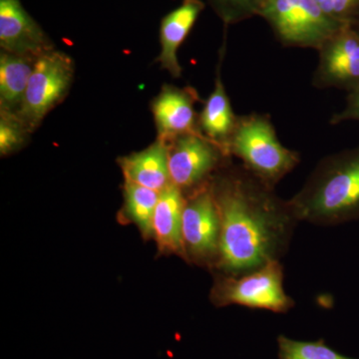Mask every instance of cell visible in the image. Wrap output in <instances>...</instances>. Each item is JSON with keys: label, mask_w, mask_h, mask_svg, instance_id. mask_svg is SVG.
Segmentation results:
<instances>
[{"label": "cell", "mask_w": 359, "mask_h": 359, "mask_svg": "<svg viewBox=\"0 0 359 359\" xmlns=\"http://www.w3.org/2000/svg\"><path fill=\"white\" fill-rule=\"evenodd\" d=\"M185 202V195L174 184L160 192L153 230L160 250L178 255L186 259L183 242V212Z\"/></svg>", "instance_id": "obj_13"}, {"label": "cell", "mask_w": 359, "mask_h": 359, "mask_svg": "<svg viewBox=\"0 0 359 359\" xmlns=\"http://www.w3.org/2000/svg\"><path fill=\"white\" fill-rule=\"evenodd\" d=\"M28 133L20 118L14 114L1 112L0 120V152L1 155L9 154L20 148Z\"/></svg>", "instance_id": "obj_20"}, {"label": "cell", "mask_w": 359, "mask_h": 359, "mask_svg": "<svg viewBox=\"0 0 359 359\" xmlns=\"http://www.w3.org/2000/svg\"><path fill=\"white\" fill-rule=\"evenodd\" d=\"M285 268L276 261L238 276L219 273L211 292L217 306H241L287 313L295 306L294 299L285 292Z\"/></svg>", "instance_id": "obj_4"}, {"label": "cell", "mask_w": 359, "mask_h": 359, "mask_svg": "<svg viewBox=\"0 0 359 359\" xmlns=\"http://www.w3.org/2000/svg\"><path fill=\"white\" fill-rule=\"evenodd\" d=\"M283 46L318 51L342 26L316 0H264L259 15Z\"/></svg>", "instance_id": "obj_5"}, {"label": "cell", "mask_w": 359, "mask_h": 359, "mask_svg": "<svg viewBox=\"0 0 359 359\" xmlns=\"http://www.w3.org/2000/svg\"><path fill=\"white\" fill-rule=\"evenodd\" d=\"M0 46L6 53L33 59L53 50L50 40L20 0H0Z\"/></svg>", "instance_id": "obj_10"}, {"label": "cell", "mask_w": 359, "mask_h": 359, "mask_svg": "<svg viewBox=\"0 0 359 359\" xmlns=\"http://www.w3.org/2000/svg\"><path fill=\"white\" fill-rule=\"evenodd\" d=\"M348 121L359 122V87L347 92L346 105L330 118V125H339Z\"/></svg>", "instance_id": "obj_22"}, {"label": "cell", "mask_w": 359, "mask_h": 359, "mask_svg": "<svg viewBox=\"0 0 359 359\" xmlns=\"http://www.w3.org/2000/svg\"><path fill=\"white\" fill-rule=\"evenodd\" d=\"M199 100L192 87H163L153 103V113L161 140L169 143L183 135L201 133L195 103ZM202 134V133H201Z\"/></svg>", "instance_id": "obj_11"}, {"label": "cell", "mask_w": 359, "mask_h": 359, "mask_svg": "<svg viewBox=\"0 0 359 359\" xmlns=\"http://www.w3.org/2000/svg\"><path fill=\"white\" fill-rule=\"evenodd\" d=\"M323 13L341 25H351L359 16V0H316Z\"/></svg>", "instance_id": "obj_21"}, {"label": "cell", "mask_w": 359, "mask_h": 359, "mask_svg": "<svg viewBox=\"0 0 359 359\" xmlns=\"http://www.w3.org/2000/svg\"><path fill=\"white\" fill-rule=\"evenodd\" d=\"M172 184L184 195L204 188L214 175L233 159L201 133L183 135L168 143Z\"/></svg>", "instance_id": "obj_7"}, {"label": "cell", "mask_w": 359, "mask_h": 359, "mask_svg": "<svg viewBox=\"0 0 359 359\" xmlns=\"http://www.w3.org/2000/svg\"><path fill=\"white\" fill-rule=\"evenodd\" d=\"M36 59L4 52L0 57V105L1 112L18 114Z\"/></svg>", "instance_id": "obj_16"}, {"label": "cell", "mask_w": 359, "mask_h": 359, "mask_svg": "<svg viewBox=\"0 0 359 359\" xmlns=\"http://www.w3.org/2000/svg\"><path fill=\"white\" fill-rule=\"evenodd\" d=\"M226 26L259 16L264 0H208Z\"/></svg>", "instance_id": "obj_19"}, {"label": "cell", "mask_w": 359, "mask_h": 359, "mask_svg": "<svg viewBox=\"0 0 359 359\" xmlns=\"http://www.w3.org/2000/svg\"><path fill=\"white\" fill-rule=\"evenodd\" d=\"M313 72L316 89H340L346 92L359 87V33L351 25L342 26L318 50Z\"/></svg>", "instance_id": "obj_9"}, {"label": "cell", "mask_w": 359, "mask_h": 359, "mask_svg": "<svg viewBox=\"0 0 359 359\" xmlns=\"http://www.w3.org/2000/svg\"><path fill=\"white\" fill-rule=\"evenodd\" d=\"M224 45L222 48V57L217 70L214 90L205 100L204 108L199 114V129L205 138L228 153V144L238 121V115L231 107L230 97L226 93L222 79L221 63L224 57Z\"/></svg>", "instance_id": "obj_14"}, {"label": "cell", "mask_w": 359, "mask_h": 359, "mask_svg": "<svg viewBox=\"0 0 359 359\" xmlns=\"http://www.w3.org/2000/svg\"><path fill=\"white\" fill-rule=\"evenodd\" d=\"M204 8L202 0H183L161 22V53L158 61L163 69L175 78L182 75V67L177 57L179 47L185 41Z\"/></svg>", "instance_id": "obj_12"}, {"label": "cell", "mask_w": 359, "mask_h": 359, "mask_svg": "<svg viewBox=\"0 0 359 359\" xmlns=\"http://www.w3.org/2000/svg\"><path fill=\"white\" fill-rule=\"evenodd\" d=\"M278 359H359L348 358L327 346L325 339L302 341L285 335L278 337Z\"/></svg>", "instance_id": "obj_18"}, {"label": "cell", "mask_w": 359, "mask_h": 359, "mask_svg": "<svg viewBox=\"0 0 359 359\" xmlns=\"http://www.w3.org/2000/svg\"><path fill=\"white\" fill-rule=\"evenodd\" d=\"M351 25L353 26L354 29H355L356 32H358L359 33V16L358 18H356L355 20L353 21V23H351Z\"/></svg>", "instance_id": "obj_23"}, {"label": "cell", "mask_w": 359, "mask_h": 359, "mask_svg": "<svg viewBox=\"0 0 359 359\" xmlns=\"http://www.w3.org/2000/svg\"><path fill=\"white\" fill-rule=\"evenodd\" d=\"M210 188L221 224L219 273L245 275L287 255L299 223L289 200L233 159L214 175Z\"/></svg>", "instance_id": "obj_1"}, {"label": "cell", "mask_w": 359, "mask_h": 359, "mask_svg": "<svg viewBox=\"0 0 359 359\" xmlns=\"http://www.w3.org/2000/svg\"><path fill=\"white\" fill-rule=\"evenodd\" d=\"M74 65L67 54L45 52L35 61L32 77L18 116L33 131L45 116L65 98L72 82Z\"/></svg>", "instance_id": "obj_6"}, {"label": "cell", "mask_w": 359, "mask_h": 359, "mask_svg": "<svg viewBox=\"0 0 359 359\" xmlns=\"http://www.w3.org/2000/svg\"><path fill=\"white\" fill-rule=\"evenodd\" d=\"M160 192L125 181L124 211L145 238L154 236L153 222Z\"/></svg>", "instance_id": "obj_17"}, {"label": "cell", "mask_w": 359, "mask_h": 359, "mask_svg": "<svg viewBox=\"0 0 359 359\" xmlns=\"http://www.w3.org/2000/svg\"><path fill=\"white\" fill-rule=\"evenodd\" d=\"M185 197L183 242L186 259L216 268L221 224L210 184Z\"/></svg>", "instance_id": "obj_8"}, {"label": "cell", "mask_w": 359, "mask_h": 359, "mask_svg": "<svg viewBox=\"0 0 359 359\" xmlns=\"http://www.w3.org/2000/svg\"><path fill=\"white\" fill-rule=\"evenodd\" d=\"M301 222L334 226L359 219V146L323 157L292 196Z\"/></svg>", "instance_id": "obj_2"}, {"label": "cell", "mask_w": 359, "mask_h": 359, "mask_svg": "<svg viewBox=\"0 0 359 359\" xmlns=\"http://www.w3.org/2000/svg\"><path fill=\"white\" fill-rule=\"evenodd\" d=\"M228 153L240 160L250 173L273 189L302 161L297 151L283 145L271 116L264 113L238 116Z\"/></svg>", "instance_id": "obj_3"}, {"label": "cell", "mask_w": 359, "mask_h": 359, "mask_svg": "<svg viewBox=\"0 0 359 359\" xmlns=\"http://www.w3.org/2000/svg\"><path fill=\"white\" fill-rule=\"evenodd\" d=\"M120 166L124 174L125 181L131 182L162 192L171 185L169 170V148L166 142L158 139L153 145L123 158Z\"/></svg>", "instance_id": "obj_15"}]
</instances>
